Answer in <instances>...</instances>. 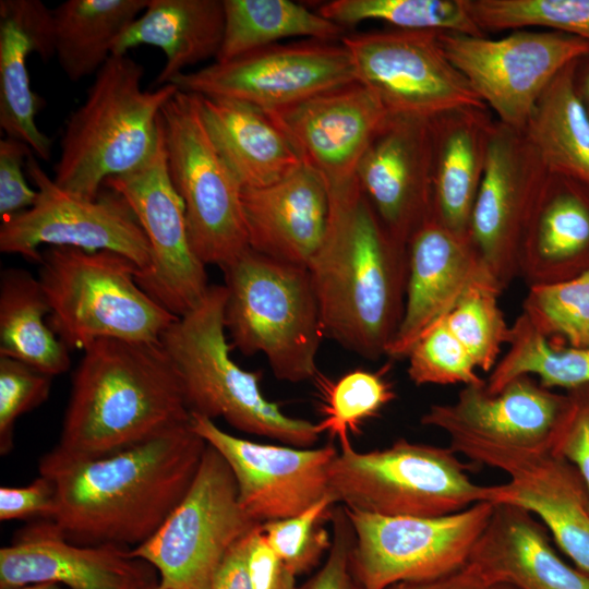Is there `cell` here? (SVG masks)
<instances>
[{
    "label": "cell",
    "mask_w": 589,
    "mask_h": 589,
    "mask_svg": "<svg viewBox=\"0 0 589 589\" xmlns=\"http://www.w3.org/2000/svg\"><path fill=\"white\" fill-rule=\"evenodd\" d=\"M206 446L189 422L120 452L41 473L56 486L51 520L73 543L134 549L184 497Z\"/></svg>",
    "instance_id": "1"
},
{
    "label": "cell",
    "mask_w": 589,
    "mask_h": 589,
    "mask_svg": "<svg viewBox=\"0 0 589 589\" xmlns=\"http://www.w3.org/2000/svg\"><path fill=\"white\" fill-rule=\"evenodd\" d=\"M83 351L59 441L40 458V474L120 452L192 420L160 341L100 338Z\"/></svg>",
    "instance_id": "2"
},
{
    "label": "cell",
    "mask_w": 589,
    "mask_h": 589,
    "mask_svg": "<svg viewBox=\"0 0 589 589\" xmlns=\"http://www.w3.org/2000/svg\"><path fill=\"white\" fill-rule=\"evenodd\" d=\"M328 194L326 232L308 265L324 334L377 360L386 356L402 318L407 247L386 230L357 179Z\"/></svg>",
    "instance_id": "3"
},
{
    "label": "cell",
    "mask_w": 589,
    "mask_h": 589,
    "mask_svg": "<svg viewBox=\"0 0 589 589\" xmlns=\"http://www.w3.org/2000/svg\"><path fill=\"white\" fill-rule=\"evenodd\" d=\"M143 65L128 55H112L94 75L85 100L65 121L52 177L57 185L95 200L107 179L153 157L163 139L161 109L178 87L143 89Z\"/></svg>",
    "instance_id": "4"
},
{
    "label": "cell",
    "mask_w": 589,
    "mask_h": 589,
    "mask_svg": "<svg viewBox=\"0 0 589 589\" xmlns=\"http://www.w3.org/2000/svg\"><path fill=\"white\" fill-rule=\"evenodd\" d=\"M225 302V286H209L203 299L177 317L160 337L191 414L223 418L240 432L293 447H311L321 434L316 423L284 413L263 395L261 373L243 370L232 360Z\"/></svg>",
    "instance_id": "5"
},
{
    "label": "cell",
    "mask_w": 589,
    "mask_h": 589,
    "mask_svg": "<svg viewBox=\"0 0 589 589\" xmlns=\"http://www.w3.org/2000/svg\"><path fill=\"white\" fill-rule=\"evenodd\" d=\"M223 272L224 318L231 347L244 356L262 353L280 381L314 377L325 334L308 267L249 248Z\"/></svg>",
    "instance_id": "6"
},
{
    "label": "cell",
    "mask_w": 589,
    "mask_h": 589,
    "mask_svg": "<svg viewBox=\"0 0 589 589\" xmlns=\"http://www.w3.org/2000/svg\"><path fill=\"white\" fill-rule=\"evenodd\" d=\"M38 264L47 323L69 350L100 338L158 342L177 318L139 286L136 265L120 253L48 247Z\"/></svg>",
    "instance_id": "7"
},
{
    "label": "cell",
    "mask_w": 589,
    "mask_h": 589,
    "mask_svg": "<svg viewBox=\"0 0 589 589\" xmlns=\"http://www.w3.org/2000/svg\"><path fill=\"white\" fill-rule=\"evenodd\" d=\"M457 455L449 446L404 438L370 452L349 442L329 466L328 493L348 509L385 517H436L498 503V484L472 481Z\"/></svg>",
    "instance_id": "8"
},
{
    "label": "cell",
    "mask_w": 589,
    "mask_h": 589,
    "mask_svg": "<svg viewBox=\"0 0 589 589\" xmlns=\"http://www.w3.org/2000/svg\"><path fill=\"white\" fill-rule=\"evenodd\" d=\"M260 526L241 507L230 467L207 444L184 497L130 553L156 569L160 589H211L231 548Z\"/></svg>",
    "instance_id": "9"
},
{
    "label": "cell",
    "mask_w": 589,
    "mask_h": 589,
    "mask_svg": "<svg viewBox=\"0 0 589 589\" xmlns=\"http://www.w3.org/2000/svg\"><path fill=\"white\" fill-rule=\"evenodd\" d=\"M168 172L182 200L190 244L221 269L249 249L241 187L213 144L195 94L179 91L160 113Z\"/></svg>",
    "instance_id": "10"
},
{
    "label": "cell",
    "mask_w": 589,
    "mask_h": 589,
    "mask_svg": "<svg viewBox=\"0 0 589 589\" xmlns=\"http://www.w3.org/2000/svg\"><path fill=\"white\" fill-rule=\"evenodd\" d=\"M440 45L495 119L522 131L542 93L589 44L551 29H514L502 38L440 32Z\"/></svg>",
    "instance_id": "11"
},
{
    "label": "cell",
    "mask_w": 589,
    "mask_h": 589,
    "mask_svg": "<svg viewBox=\"0 0 589 589\" xmlns=\"http://www.w3.org/2000/svg\"><path fill=\"white\" fill-rule=\"evenodd\" d=\"M495 503L436 517H385L345 509L354 530L352 568L363 589L424 580L468 564Z\"/></svg>",
    "instance_id": "12"
},
{
    "label": "cell",
    "mask_w": 589,
    "mask_h": 589,
    "mask_svg": "<svg viewBox=\"0 0 589 589\" xmlns=\"http://www.w3.org/2000/svg\"><path fill=\"white\" fill-rule=\"evenodd\" d=\"M25 170L37 190L34 205L1 221L0 251L38 263L41 245L86 251L109 250L132 261L137 272L151 264V249L136 216L117 192L101 190L95 200L56 184L32 153Z\"/></svg>",
    "instance_id": "13"
},
{
    "label": "cell",
    "mask_w": 589,
    "mask_h": 589,
    "mask_svg": "<svg viewBox=\"0 0 589 589\" xmlns=\"http://www.w3.org/2000/svg\"><path fill=\"white\" fill-rule=\"evenodd\" d=\"M440 32L385 29L346 34L356 79L389 115L432 119L445 111L486 106L443 51Z\"/></svg>",
    "instance_id": "14"
},
{
    "label": "cell",
    "mask_w": 589,
    "mask_h": 589,
    "mask_svg": "<svg viewBox=\"0 0 589 589\" xmlns=\"http://www.w3.org/2000/svg\"><path fill=\"white\" fill-rule=\"evenodd\" d=\"M357 81L339 41L275 44L228 61L184 72L170 84L179 91L232 99L274 110Z\"/></svg>",
    "instance_id": "15"
},
{
    "label": "cell",
    "mask_w": 589,
    "mask_h": 589,
    "mask_svg": "<svg viewBox=\"0 0 589 589\" xmlns=\"http://www.w3.org/2000/svg\"><path fill=\"white\" fill-rule=\"evenodd\" d=\"M104 188L128 202L147 238L151 264L136 272L139 286L177 317L191 311L209 285L206 265L190 244L184 206L168 172L164 132L146 164L107 179Z\"/></svg>",
    "instance_id": "16"
},
{
    "label": "cell",
    "mask_w": 589,
    "mask_h": 589,
    "mask_svg": "<svg viewBox=\"0 0 589 589\" xmlns=\"http://www.w3.org/2000/svg\"><path fill=\"white\" fill-rule=\"evenodd\" d=\"M549 175L524 132L495 119L468 238L502 291L519 276L521 240Z\"/></svg>",
    "instance_id": "17"
},
{
    "label": "cell",
    "mask_w": 589,
    "mask_h": 589,
    "mask_svg": "<svg viewBox=\"0 0 589 589\" xmlns=\"http://www.w3.org/2000/svg\"><path fill=\"white\" fill-rule=\"evenodd\" d=\"M193 430L230 467L243 510L263 525L300 514L328 495V469L337 449L271 445L237 437L214 420L191 414Z\"/></svg>",
    "instance_id": "18"
},
{
    "label": "cell",
    "mask_w": 589,
    "mask_h": 589,
    "mask_svg": "<svg viewBox=\"0 0 589 589\" xmlns=\"http://www.w3.org/2000/svg\"><path fill=\"white\" fill-rule=\"evenodd\" d=\"M449 447L472 462L505 472L508 481L498 484V503L538 516L558 548L589 574V493L574 465L553 449L522 450L462 441L449 442Z\"/></svg>",
    "instance_id": "19"
},
{
    "label": "cell",
    "mask_w": 589,
    "mask_h": 589,
    "mask_svg": "<svg viewBox=\"0 0 589 589\" xmlns=\"http://www.w3.org/2000/svg\"><path fill=\"white\" fill-rule=\"evenodd\" d=\"M568 407L567 394L521 375L497 393H490L485 383L464 386L454 401L432 405L421 423L442 430L449 442L548 450L553 449Z\"/></svg>",
    "instance_id": "20"
},
{
    "label": "cell",
    "mask_w": 589,
    "mask_h": 589,
    "mask_svg": "<svg viewBox=\"0 0 589 589\" xmlns=\"http://www.w3.org/2000/svg\"><path fill=\"white\" fill-rule=\"evenodd\" d=\"M265 111L328 190L356 180L360 159L389 117L380 99L358 81Z\"/></svg>",
    "instance_id": "21"
},
{
    "label": "cell",
    "mask_w": 589,
    "mask_h": 589,
    "mask_svg": "<svg viewBox=\"0 0 589 589\" xmlns=\"http://www.w3.org/2000/svg\"><path fill=\"white\" fill-rule=\"evenodd\" d=\"M431 119L389 115L356 171V179L389 235L407 247L432 217Z\"/></svg>",
    "instance_id": "22"
},
{
    "label": "cell",
    "mask_w": 589,
    "mask_h": 589,
    "mask_svg": "<svg viewBox=\"0 0 589 589\" xmlns=\"http://www.w3.org/2000/svg\"><path fill=\"white\" fill-rule=\"evenodd\" d=\"M116 544L69 541L48 519L27 526L0 549V589L55 582L69 589H154L156 569Z\"/></svg>",
    "instance_id": "23"
},
{
    "label": "cell",
    "mask_w": 589,
    "mask_h": 589,
    "mask_svg": "<svg viewBox=\"0 0 589 589\" xmlns=\"http://www.w3.org/2000/svg\"><path fill=\"white\" fill-rule=\"evenodd\" d=\"M405 309L387 349L392 359L407 358L413 345L456 305L469 286L488 275L471 242L431 217L407 245Z\"/></svg>",
    "instance_id": "24"
},
{
    "label": "cell",
    "mask_w": 589,
    "mask_h": 589,
    "mask_svg": "<svg viewBox=\"0 0 589 589\" xmlns=\"http://www.w3.org/2000/svg\"><path fill=\"white\" fill-rule=\"evenodd\" d=\"M240 200L249 248L308 267L329 217V194L320 175L302 164L275 183L241 189Z\"/></svg>",
    "instance_id": "25"
},
{
    "label": "cell",
    "mask_w": 589,
    "mask_h": 589,
    "mask_svg": "<svg viewBox=\"0 0 589 589\" xmlns=\"http://www.w3.org/2000/svg\"><path fill=\"white\" fill-rule=\"evenodd\" d=\"M468 564L486 586L517 589H589V574L566 564L546 528L524 508L497 503Z\"/></svg>",
    "instance_id": "26"
},
{
    "label": "cell",
    "mask_w": 589,
    "mask_h": 589,
    "mask_svg": "<svg viewBox=\"0 0 589 589\" xmlns=\"http://www.w3.org/2000/svg\"><path fill=\"white\" fill-rule=\"evenodd\" d=\"M589 268V185L549 175L521 240L518 271L528 287L575 277Z\"/></svg>",
    "instance_id": "27"
},
{
    "label": "cell",
    "mask_w": 589,
    "mask_h": 589,
    "mask_svg": "<svg viewBox=\"0 0 589 589\" xmlns=\"http://www.w3.org/2000/svg\"><path fill=\"white\" fill-rule=\"evenodd\" d=\"M495 119L488 106L459 107L431 119L432 217L468 238Z\"/></svg>",
    "instance_id": "28"
},
{
    "label": "cell",
    "mask_w": 589,
    "mask_h": 589,
    "mask_svg": "<svg viewBox=\"0 0 589 589\" xmlns=\"http://www.w3.org/2000/svg\"><path fill=\"white\" fill-rule=\"evenodd\" d=\"M196 96L206 131L241 189L275 183L303 164L265 110L232 99Z\"/></svg>",
    "instance_id": "29"
},
{
    "label": "cell",
    "mask_w": 589,
    "mask_h": 589,
    "mask_svg": "<svg viewBox=\"0 0 589 589\" xmlns=\"http://www.w3.org/2000/svg\"><path fill=\"white\" fill-rule=\"evenodd\" d=\"M225 27L223 0H149L145 10L117 39L112 55L140 45L163 50L165 65L153 86L170 84L185 69L215 58Z\"/></svg>",
    "instance_id": "30"
},
{
    "label": "cell",
    "mask_w": 589,
    "mask_h": 589,
    "mask_svg": "<svg viewBox=\"0 0 589 589\" xmlns=\"http://www.w3.org/2000/svg\"><path fill=\"white\" fill-rule=\"evenodd\" d=\"M577 61L549 84L522 132L549 173L589 185V117L575 86Z\"/></svg>",
    "instance_id": "31"
},
{
    "label": "cell",
    "mask_w": 589,
    "mask_h": 589,
    "mask_svg": "<svg viewBox=\"0 0 589 589\" xmlns=\"http://www.w3.org/2000/svg\"><path fill=\"white\" fill-rule=\"evenodd\" d=\"M149 0H67L53 10V44L64 75L76 83L95 75L117 39Z\"/></svg>",
    "instance_id": "32"
},
{
    "label": "cell",
    "mask_w": 589,
    "mask_h": 589,
    "mask_svg": "<svg viewBox=\"0 0 589 589\" xmlns=\"http://www.w3.org/2000/svg\"><path fill=\"white\" fill-rule=\"evenodd\" d=\"M50 306L37 277L10 267L0 276V357L24 362L50 376L70 369L69 349L45 316Z\"/></svg>",
    "instance_id": "33"
},
{
    "label": "cell",
    "mask_w": 589,
    "mask_h": 589,
    "mask_svg": "<svg viewBox=\"0 0 589 589\" xmlns=\"http://www.w3.org/2000/svg\"><path fill=\"white\" fill-rule=\"evenodd\" d=\"M225 27L215 61H228L290 37L341 40L346 28L289 0H223Z\"/></svg>",
    "instance_id": "34"
},
{
    "label": "cell",
    "mask_w": 589,
    "mask_h": 589,
    "mask_svg": "<svg viewBox=\"0 0 589 589\" xmlns=\"http://www.w3.org/2000/svg\"><path fill=\"white\" fill-rule=\"evenodd\" d=\"M508 348L485 380L497 393L512 380L530 375L550 389L567 392L589 385V348L557 347L537 332L521 313L510 326Z\"/></svg>",
    "instance_id": "35"
},
{
    "label": "cell",
    "mask_w": 589,
    "mask_h": 589,
    "mask_svg": "<svg viewBox=\"0 0 589 589\" xmlns=\"http://www.w3.org/2000/svg\"><path fill=\"white\" fill-rule=\"evenodd\" d=\"M32 52L34 44L24 29L0 14V127L5 136L25 143L37 158L49 161L52 140L35 122L44 100L32 89L26 68Z\"/></svg>",
    "instance_id": "36"
},
{
    "label": "cell",
    "mask_w": 589,
    "mask_h": 589,
    "mask_svg": "<svg viewBox=\"0 0 589 589\" xmlns=\"http://www.w3.org/2000/svg\"><path fill=\"white\" fill-rule=\"evenodd\" d=\"M318 13L345 28L372 20L399 29L485 36L468 0H334L322 4Z\"/></svg>",
    "instance_id": "37"
},
{
    "label": "cell",
    "mask_w": 589,
    "mask_h": 589,
    "mask_svg": "<svg viewBox=\"0 0 589 589\" xmlns=\"http://www.w3.org/2000/svg\"><path fill=\"white\" fill-rule=\"evenodd\" d=\"M502 293L494 280L484 275L464 292L445 322L468 350L479 370L490 373L507 345L510 326L498 304Z\"/></svg>",
    "instance_id": "38"
},
{
    "label": "cell",
    "mask_w": 589,
    "mask_h": 589,
    "mask_svg": "<svg viewBox=\"0 0 589 589\" xmlns=\"http://www.w3.org/2000/svg\"><path fill=\"white\" fill-rule=\"evenodd\" d=\"M541 335L589 348V268L558 283L531 286L521 312Z\"/></svg>",
    "instance_id": "39"
},
{
    "label": "cell",
    "mask_w": 589,
    "mask_h": 589,
    "mask_svg": "<svg viewBox=\"0 0 589 589\" xmlns=\"http://www.w3.org/2000/svg\"><path fill=\"white\" fill-rule=\"evenodd\" d=\"M468 7L484 33L538 27L589 44V0H468Z\"/></svg>",
    "instance_id": "40"
},
{
    "label": "cell",
    "mask_w": 589,
    "mask_h": 589,
    "mask_svg": "<svg viewBox=\"0 0 589 589\" xmlns=\"http://www.w3.org/2000/svg\"><path fill=\"white\" fill-rule=\"evenodd\" d=\"M395 398L383 372L354 370L326 387L324 418L316 423L320 433L338 437L340 445L349 443V433L380 413Z\"/></svg>",
    "instance_id": "41"
},
{
    "label": "cell",
    "mask_w": 589,
    "mask_h": 589,
    "mask_svg": "<svg viewBox=\"0 0 589 589\" xmlns=\"http://www.w3.org/2000/svg\"><path fill=\"white\" fill-rule=\"evenodd\" d=\"M335 504L328 494L300 514L262 525L267 544L296 577L316 566L328 552L332 533L323 522Z\"/></svg>",
    "instance_id": "42"
},
{
    "label": "cell",
    "mask_w": 589,
    "mask_h": 589,
    "mask_svg": "<svg viewBox=\"0 0 589 589\" xmlns=\"http://www.w3.org/2000/svg\"><path fill=\"white\" fill-rule=\"evenodd\" d=\"M408 375L416 385L483 384L478 366L445 317L430 328L407 354Z\"/></svg>",
    "instance_id": "43"
},
{
    "label": "cell",
    "mask_w": 589,
    "mask_h": 589,
    "mask_svg": "<svg viewBox=\"0 0 589 589\" xmlns=\"http://www.w3.org/2000/svg\"><path fill=\"white\" fill-rule=\"evenodd\" d=\"M52 376L11 359L0 357V453L8 455L14 444V426L20 416L45 402Z\"/></svg>",
    "instance_id": "44"
},
{
    "label": "cell",
    "mask_w": 589,
    "mask_h": 589,
    "mask_svg": "<svg viewBox=\"0 0 589 589\" xmlns=\"http://www.w3.org/2000/svg\"><path fill=\"white\" fill-rule=\"evenodd\" d=\"M332 544L322 567L296 589H363L352 568L354 530L342 505L332 508Z\"/></svg>",
    "instance_id": "45"
},
{
    "label": "cell",
    "mask_w": 589,
    "mask_h": 589,
    "mask_svg": "<svg viewBox=\"0 0 589 589\" xmlns=\"http://www.w3.org/2000/svg\"><path fill=\"white\" fill-rule=\"evenodd\" d=\"M32 153L31 147L19 140L5 136L0 141L1 221L32 207L37 200V190L27 184L23 172Z\"/></svg>",
    "instance_id": "46"
},
{
    "label": "cell",
    "mask_w": 589,
    "mask_h": 589,
    "mask_svg": "<svg viewBox=\"0 0 589 589\" xmlns=\"http://www.w3.org/2000/svg\"><path fill=\"white\" fill-rule=\"evenodd\" d=\"M569 407L553 450L576 467L589 493V385L567 392Z\"/></svg>",
    "instance_id": "47"
},
{
    "label": "cell",
    "mask_w": 589,
    "mask_h": 589,
    "mask_svg": "<svg viewBox=\"0 0 589 589\" xmlns=\"http://www.w3.org/2000/svg\"><path fill=\"white\" fill-rule=\"evenodd\" d=\"M56 508L52 479L39 474L26 486L0 488V519L39 518L51 520Z\"/></svg>",
    "instance_id": "48"
},
{
    "label": "cell",
    "mask_w": 589,
    "mask_h": 589,
    "mask_svg": "<svg viewBox=\"0 0 589 589\" xmlns=\"http://www.w3.org/2000/svg\"><path fill=\"white\" fill-rule=\"evenodd\" d=\"M0 14L14 20L34 44L44 61L55 57L53 10L40 0H1Z\"/></svg>",
    "instance_id": "49"
},
{
    "label": "cell",
    "mask_w": 589,
    "mask_h": 589,
    "mask_svg": "<svg viewBox=\"0 0 589 589\" xmlns=\"http://www.w3.org/2000/svg\"><path fill=\"white\" fill-rule=\"evenodd\" d=\"M247 567L251 589H296V576L267 544L262 525L248 540Z\"/></svg>",
    "instance_id": "50"
},
{
    "label": "cell",
    "mask_w": 589,
    "mask_h": 589,
    "mask_svg": "<svg viewBox=\"0 0 589 589\" xmlns=\"http://www.w3.org/2000/svg\"><path fill=\"white\" fill-rule=\"evenodd\" d=\"M249 536L236 543L228 552L211 589H251L247 567Z\"/></svg>",
    "instance_id": "51"
},
{
    "label": "cell",
    "mask_w": 589,
    "mask_h": 589,
    "mask_svg": "<svg viewBox=\"0 0 589 589\" xmlns=\"http://www.w3.org/2000/svg\"><path fill=\"white\" fill-rule=\"evenodd\" d=\"M477 570L469 564L446 575L413 581H400L386 589H486Z\"/></svg>",
    "instance_id": "52"
},
{
    "label": "cell",
    "mask_w": 589,
    "mask_h": 589,
    "mask_svg": "<svg viewBox=\"0 0 589 589\" xmlns=\"http://www.w3.org/2000/svg\"><path fill=\"white\" fill-rule=\"evenodd\" d=\"M575 86L580 101L589 117V55L577 61Z\"/></svg>",
    "instance_id": "53"
},
{
    "label": "cell",
    "mask_w": 589,
    "mask_h": 589,
    "mask_svg": "<svg viewBox=\"0 0 589 589\" xmlns=\"http://www.w3.org/2000/svg\"><path fill=\"white\" fill-rule=\"evenodd\" d=\"M8 589H62L60 585L55 582H36L25 586L8 588Z\"/></svg>",
    "instance_id": "54"
},
{
    "label": "cell",
    "mask_w": 589,
    "mask_h": 589,
    "mask_svg": "<svg viewBox=\"0 0 589 589\" xmlns=\"http://www.w3.org/2000/svg\"><path fill=\"white\" fill-rule=\"evenodd\" d=\"M486 589H517V588L507 584H494V585L488 586Z\"/></svg>",
    "instance_id": "55"
},
{
    "label": "cell",
    "mask_w": 589,
    "mask_h": 589,
    "mask_svg": "<svg viewBox=\"0 0 589 589\" xmlns=\"http://www.w3.org/2000/svg\"><path fill=\"white\" fill-rule=\"evenodd\" d=\"M154 589H160V588H158V586H157V587H156V588H154Z\"/></svg>",
    "instance_id": "56"
}]
</instances>
